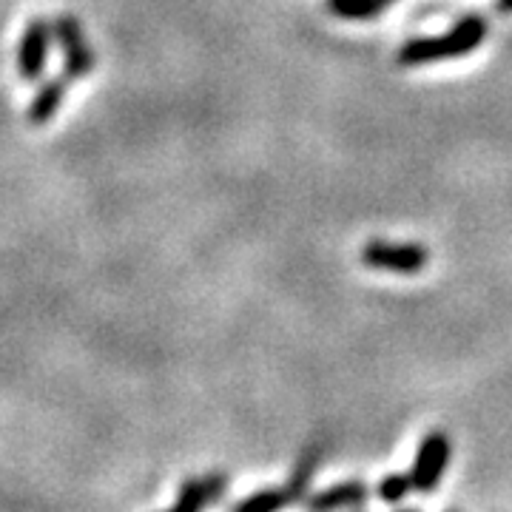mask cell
<instances>
[{
    "label": "cell",
    "instance_id": "30bf717a",
    "mask_svg": "<svg viewBox=\"0 0 512 512\" xmlns=\"http://www.w3.org/2000/svg\"><path fill=\"white\" fill-rule=\"evenodd\" d=\"M325 6L336 18L345 20H370L384 9L382 0H325Z\"/></svg>",
    "mask_w": 512,
    "mask_h": 512
},
{
    "label": "cell",
    "instance_id": "277c9868",
    "mask_svg": "<svg viewBox=\"0 0 512 512\" xmlns=\"http://www.w3.org/2000/svg\"><path fill=\"white\" fill-rule=\"evenodd\" d=\"M49 40H52V26L46 20L32 18L26 23V32L20 37L18 46V72L26 83H35L46 69Z\"/></svg>",
    "mask_w": 512,
    "mask_h": 512
},
{
    "label": "cell",
    "instance_id": "5b68a950",
    "mask_svg": "<svg viewBox=\"0 0 512 512\" xmlns=\"http://www.w3.org/2000/svg\"><path fill=\"white\" fill-rule=\"evenodd\" d=\"M228 490V476L225 473H211V476L202 478H188L180 495L174 501V512H200L202 507L220 501L222 495Z\"/></svg>",
    "mask_w": 512,
    "mask_h": 512
},
{
    "label": "cell",
    "instance_id": "4fadbf2b",
    "mask_svg": "<svg viewBox=\"0 0 512 512\" xmlns=\"http://www.w3.org/2000/svg\"><path fill=\"white\" fill-rule=\"evenodd\" d=\"M495 6H498V12H501V15H512V0H498Z\"/></svg>",
    "mask_w": 512,
    "mask_h": 512
},
{
    "label": "cell",
    "instance_id": "ba28073f",
    "mask_svg": "<svg viewBox=\"0 0 512 512\" xmlns=\"http://www.w3.org/2000/svg\"><path fill=\"white\" fill-rule=\"evenodd\" d=\"M325 456V447L322 444H308V450L299 456L296 467H293L291 481L285 487V495H288V504H299L311 495V481L319 470V461Z\"/></svg>",
    "mask_w": 512,
    "mask_h": 512
},
{
    "label": "cell",
    "instance_id": "3957f363",
    "mask_svg": "<svg viewBox=\"0 0 512 512\" xmlns=\"http://www.w3.org/2000/svg\"><path fill=\"white\" fill-rule=\"evenodd\" d=\"M447 461H450V436L441 433V430L427 433L419 444V453H416V461H413V473H410L413 490L416 493H433L439 487L444 470H447Z\"/></svg>",
    "mask_w": 512,
    "mask_h": 512
},
{
    "label": "cell",
    "instance_id": "9c48e42d",
    "mask_svg": "<svg viewBox=\"0 0 512 512\" xmlns=\"http://www.w3.org/2000/svg\"><path fill=\"white\" fill-rule=\"evenodd\" d=\"M63 55H66L63 57V74L69 80H83L94 69V52L86 40H80L74 46H66Z\"/></svg>",
    "mask_w": 512,
    "mask_h": 512
},
{
    "label": "cell",
    "instance_id": "7a4b0ae2",
    "mask_svg": "<svg viewBox=\"0 0 512 512\" xmlns=\"http://www.w3.org/2000/svg\"><path fill=\"white\" fill-rule=\"evenodd\" d=\"M427 248L421 245H390L382 239H370L362 248V262L373 271L390 274H419L427 265Z\"/></svg>",
    "mask_w": 512,
    "mask_h": 512
},
{
    "label": "cell",
    "instance_id": "8992f818",
    "mask_svg": "<svg viewBox=\"0 0 512 512\" xmlns=\"http://www.w3.org/2000/svg\"><path fill=\"white\" fill-rule=\"evenodd\" d=\"M370 495V487L365 481H345V484H336V487H328L322 493H313L305 498V504L311 510H339V507H362Z\"/></svg>",
    "mask_w": 512,
    "mask_h": 512
},
{
    "label": "cell",
    "instance_id": "8fae6325",
    "mask_svg": "<svg viewBox=\"0 0 512 512\" xmlns=\"http://www.w3.org/2000/svg\"><path fill=\"white\" fill-rule=\"evenodd\" d=\"M279 507H288V495H285V487L282 490H259V493L248 495L234 504L237 512H274Z\"/></svg>",
    "mask_w": 512,
    "mask_h": 512
},
{
    "label": "cell",
    "instance_id": "5bb4252c",
    "mask_svg": "<svg viewBox=\"0 0 512 512\" xmlns=\"http://www.w3.org/2000/svg\"><path fill=\"white\" fill-rule=\"evenodd\" d=\"M382 3H384V6H387V3H393V0H382Z\"/></svg>",
    "mask_w": 512,
    "mask_h": 512
},
{
    "label": "cell",
    "instance_id": "7c38bea8",
    "mask_svg": "<svg viewBox=\"0 0 512 512\" xmlns=\"http://www.w3.org/2000/svg\"><path fill=\"white\" fill-rule=\"evenodd\" d=\"M410 490H413V478L399 476V473L382 478V484H379V495H382V501H387V504H399Z\"/></svg>",
    "mask_w": 512,
    "mask_h": 512
},
{
    "label": "cell",
    "instance_id": "52a82bcc",
    "mask_svg": "<svg viewBox=\"0 0 512 512\" xmlns=\"http://www.w3.org/2000/svg\"><path fill=\"white\" fill-rule=\"evenodd\" d=\"M69 77L66 74H60L55 80H49V83H43L40 86V92L35 94V100H32V106L26 111V120L32 123V126H46L52 117H55L60 106H63V97H66V89H69Z\"/></svg>",
    "mask_w": 512,
    "mask_h": 512
},
{
    "label": "cell",
    "instance_id": "6da1fadb",
    "mask_svg": "<svg viewBox=\"0 0 512 512\" xmlns=\"http://www.w3.org/2000/svg\"><path fill=\"white\" fill-rule=\"evenodd\" d=\"M484 35H487V23L478 15H470V18L458 20L447 35L407 40L399 49V63L402 66H424V63H439V60L470 55L481 46Z\"/></svg>",
    "mask_w": 512,
    "mask_h": 512
}]
</instances>
